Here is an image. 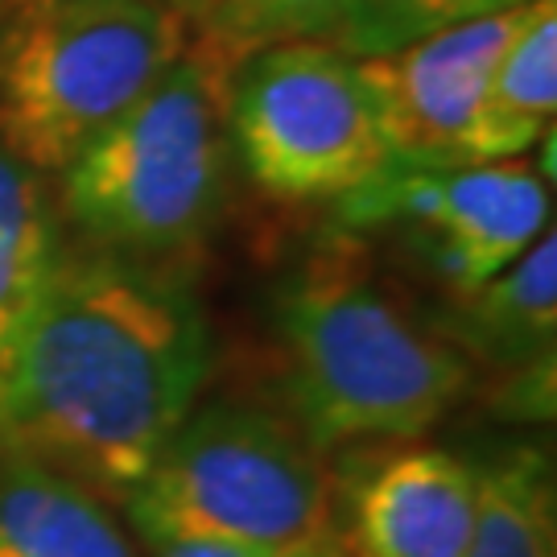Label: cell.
I'll return each mask as SVG.
<instances>
[{"mask_svg":"<svg viewBox=\"0 0 557 557\" xmlns=\"http://www.w3.org/2000/svg\"><path fill=\"white\" fill-rule=\"evenodd\" d=\"M277 331L289 421L314 450L421 438L471 388V359L413 319L343 239L289 277Z\"/></svg>","mask_w":557,"mask_h":557,"instance_id":"7a4b0ae2","label":"cell"},{"mask_svg":"<svg viewBox=\"0 0 557 557\" xmlns=\"http://www.w3.org/2000/svg\"><path fill=\"white\" fill-rule=\"evenodd\" d=\"M190 17L165 0H21L0 41V140L62 174L190 50Z\"/></svg>","mask_w":557,"mask_h":557,"instance_id":"277c9868","label":"cell"},{"mask_svg":"<svg viewBox=\"0 0 557 557\" xmlns=\"http://www.w3.org/2000/svg\"><path fill=\"white\" fill-rule=\"evenodd\" d=\"M479 467V517L462 557H557L554 458L537 442H512Z\"/></svg>","mask_w":557,"mask_h":557,"instance_id":"5bb4252c","label":"cell"},{"mask_svg":"<svg viewBox=\"0 0 557 557\" xmlns=\"http://www.w3.org/2000/svg\"><path fill=\"white\" fill-rule=\"evenodd\" d=\"M227 66L190 46L62 170L59 211L96 248L170 257L199 244L227 190Z\"/></svg>","mask_w":557,"mask_h":557,"instance_id":"3957f363","label":"cell"},{"mask_svg":"<svg viewBox=\"0 0 557 557\" xmlns=\"http://www.w3.org/2000/svg\"><path fill=\"white\" fill-rule=\"evenodd\" d=\"M207 363V314L178 273L66 248L0 380V446L128 499L199 405Z\"/></svg>","mask_w":557,"mask_h":557,"instance_id":"6da1fadb","label":"cell"},{"mask_svg":"<svg viewBox=\"0 0 557 557\" xmlns=\"http://www.w3.org/2000/svg\"><path fill=\"white\" fill-rule=\"evenodd\" d=\"M338 0H215L207 9V54L232 71L244 54L277 41H322Z\"/></svg>","mask_w":557,"mask_h":557,"instance_id":"2e32d148","label":"cell"},{"mask_svg":"<svg viewBox=\"0 0 557 557\" xmlns=\"http://www.w3.org/2000/svg\"><path fill=\"white\" fill-rule=\"evenodd\" d=\"M442 335L462 356L496 372H520L529 363L554 359L557 335V244L545 232L529 244L504 273L483 281L475 294L455 298Z\"/></svg>","mask_w":557,"mask_h":557,"instance_id":"8fae6325","label":"cell"},{"mask_svg":"<svg viewBox=\"0 0 557 557\" xmlns=\"http://www.w3.org/2000/svg\"><path fill=\"white\" fill-rule=\"evenodd\" d=\"M479 517V467L442 446L376 458L351 487L347 557H462Z\"/></svg>","mask_w":557,"mask_h":557,"instance_id":"9c48e42d","label":"cell"},{"mask_svg":"<svg viewBox=\"0 0 557 557\" xmlns=\"http://www.w3.org/2000/svg\"><path fill=\"white\" fill-rule=\"evenodd\" d=\"M557 112V0H533L504 46L479 116L475 161L524 158L554 133Z\"/></svg>","mask_w":557,"mask_h":557,"instance_id":"4fadbf2b","label":"cell"},{"mask_svg":"<svg viewBox=\"0 0 557 557\" xmlns=\"http://www.w3.org/2000/svg\"><path fill=\"white\" fill-rule=\"evenodd\" d=\"M529 0H338L326 46L351 59H376L400 46L442 34L462 21H479Z\"/></svg>","mask_w":557,"mask_h":557,"instance_id":"9a60e30c","label":"cell"},{"mask_svg":"<svg viewBox=\"0 0 557 557\" xmlns=\"http://www.w3.org/2000/svg\"><path fill=\"white\" fill-rule=\"evenodd\" d=\"M153 557H281V554H264V549H252V545H232V541H215V537H165L149 545Z\"/></svg>","mask_w":557,"mask_h":557,"instance_id":"e0dca14e","label":"cell"},{"mask_svg":"<svg viewBox=\"0 0 557 557\" xmlns=\"http://www.w3.org/2000/svg\"><path fill=\"white\" fill-rule=\"evenodd\" d=\"M145 545L165 537H215L264 554H294L335 541L331 475L289 418L215 400L161 446L124 499Z\"/></svg>","mask_w":557,"mask_h":557,"instance_id":"5b68a950","label":"cell"},{"mask_svg":"<svg viewBox=\"0 0 557 557\" xmlns=\"http://www.w3.org/2000/svg\"><path fill=\"white\" fill-rule=\"evenodd\" d=\"M0 557H140L108 499L38 458L0 462Z\"/></svg>","mask_w":557,"mask_h":557,"instance_id":"30bf717a","label":"cell"},{"mask_svg":"<svg viewBox=\"0 0 557 557\" xmlns=\"http://www.w3.org/2000/svg\"><path fill=\"white\" fill-rule=\"evenodd\" d=\"M62 252L59 207L46 174L0 140V380Z\"/></svg>","mask_w":557,"mask_h":557,"instance_id":"7c38bea8","label":"cell"},{"mask_svg":"<svg viewBox=\"0 0 557 557\" xmlns=\"http://www.w3.org/2000/svg\"><path fill=\"white\" fill-rule=\"evenodd\" d=\"M165 4H178V9H186V13H195L202 0H165Z\"/></svg>","mask_w":557,"mask_h":557,"instance_id":"ac0fdd59","label":"cell"},{"mask_svg":"<svg viewBox=\"0 0 557 557\" xmlns=\"http://www.w3.org/2000/svg\"><path fill=\"white\" fill-rule=\"evenodd\" d=\"M529 4L359 59L393 158L409 165H479L475 137L487 83Z\"/></svg>","mask_w":557,"mask_h":557,"instance_id":"ba28073f","label":"cell"},{"mask_svg":"<svg viewBox=\"0 0 557 557\" xmlns=\"http://www.w3.org/2000/svg\"><path fill=\"white\" fill-rule=\"evenodd\" d=\"M335 207L343 227L409 232L455 298H462L549 232V174L524 158L479 165L393 161Z\"/></svg>","mask_w":557,"mask_h":557,"instance_id":"52a82bcc","label":"cell"},{"mask_svg":"<svg viewBox=\"0 0 557 557\" xmlns=\"http://www.w3.org/2000/svg\"><path fill=\"white\" fill-rule=\"evenodd\" d=\"M223 112L239 165L277 202H338L397 161L359 59L326 41L244 54Z\"/></svg>","mask_w":557,"mask_h":557,"instance_id":"8992f818","label":"cell"}]
</instances>
